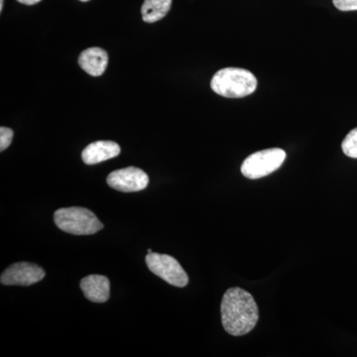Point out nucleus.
<instances>
[{
  "label": "nucleus",
  "mask_w": 357,
  "mask_h": 357,
  "mask_svg": "<svg viewBox=\"0 0 357 357\" xmlns=\"http://www.w3.org/2000/svg\"><path fill=\"white\" fill-rule=\"evenodd\" d=\"M13 129L3 128V126L0 128V151L3 152L9 147L13 142Z\"/></svg>",
  "instance_id": "nucleus-13"
},
{
  "label": "nucleus",
  "mask_w": 357,
  "mask_h": 357,
  "mask_svg": "<svg viewBox=\"0 0 357 357\" xmlns=\"http://www.w3.org/2000/svg\"><path fill=\"white\" fill-rule=\"evenodd\" d=\"M107 184L116 191L134 192L146 189L149 177L144 171L135 167L119 169L107 176Z\"/></svg>",
  "instance_id": "nucleus-6"
},
{
  "label": "nucleus",
  "mask_w": 357,
  "mask_h": 357,
  "mask_svg": "<svg viewBox=\"0 0 357 357\" xmlns=\"http://www.w3.org/2000/svg\"><path fill=\"white\" fill-rule=\"evenodd\" d=\"M121 153V147L114 141H96L84 148L82 159L86 165H95L115 158Z\"/></svg>",
  "instance_id": "nucleus-8"
},
{
  "label": "nucleus",
  "mask_w": 357,
  "mask_h": 357,
  "mask_svg": "<svg viewBox=\"0 0 357 357\" xmlns=\"http://www.w3.org/2000/svg\"><path fill=\"white\" fill-rule=\"evenodd\" d=\"M285 159L286 152L280 148L255 152L244 160L241 165V173L244 177L251 180L266 177L278 170Z\"/></svg>",
  "instance_id": "nucleus-4"
},
{
  "label": "nucleus",
  "mask_w": 357,
  "mask_h": 357,
  "mask_svg": "<svg viewBox=\"0 0 357 357\" xmlns=\"http://www.w3.org/2000/svg\"><path fill=\"white\" fill-rule=\"evenodd\" d=\"M45 271L38 265L29 262H18L4 270L0 282L6 286H31L45 277Z\"/></svg>",
  "instance_id": "nucleus-7"
},
{
  "label": "nucleus",
  "mask_w": 357,
  "mask_h": 357,
  "mask_svg": "<svg viewBox=\"0 0 357 357\" xmlns=\"http://www.w3.org/2000/svg\"><path fill=\"white\" fill-rule=\"evenodd\" d=\"M79 1L86 2V1H89V0H79Z\"/></svg>",
  "instance_id": "nucleus-18"
},
{
  "label": "nucleus",
  "mask_w": 357,
  "mask_h": 357,
  "mask_svg": "<svg viewBox=\"0 0 357 357\" xmlns=\"http://www.w3.org/2000/svg\"><path fill=\"white\" fill-rule=\"evenodd\" d=\"M81 289L86 299L93 303H105L110 296V283L102 275H89L81 281Z\"/></svg>",
  "instance_id": "nucleus-9"
},
{
  "label": "nucleus",
  "mask_w": 357,
  "mask_h": 357,
  "mask_svg": "<svg viewBox=\"0 0 357 357\" xmlns=\"http://www.w3.org/2000/svg\"><path fill=\"white\" fill-rule=\"evenodd\" d=\"M54 222L59 229L75 236H91L103 229L102 223L93 211L79 206L56 211Z\"/></svg>",
  "instance_id": "nucleus-3"
},
{
  "label": "nucleus",
  "mask_w": 357,
  "mask_h": 357,
  "mask_svg": "<svg viewBox=\"0 0 357 357\" xmlns=\"http://www.w3.org/2000/svg\"><path fill=\"white\" fill-rule=\"evenodd\" d=\"M172 6V0H145L141 7L143 20L154 23L165 17Z\"/></svg>",
  "instance_id": "nucleus-11"
},
{
  "label": "nucleus",
  "mask_w": 357,
  "mask_h": 357,
  "mask_svg": "<svg viewBox=\"0 0 357 357\" xmlns=\"http://www.w3.org/2000/svg\"><path fill=\"white\" fill-rule=\"evenodd\" d=\"M220 312L223 328L234 337L250 333L259 319L255 298L241 288H230L225 293Z\"/></svg>",
  "instance_id": "nucleus-1"
},
{
  "label": "nucleus",
  "mask_w": 357,
  "mask_h": 357,
  "mask_svg": "<svg viewBox=\"0 0 357 357\" xmlns=\"http://www.w3.org/2000/svg\"><path fill=\"white\" fill-rule=\"evenodd\" d=\"M342 151L347 156L357 159V128L345 136L342 144Z\"/></svg>",
  "instance_id": "nucleus-12"
},
{
  "label": "nucleus",
  "mask_w": 357,
  "mask_h": 357,
  "mask_svg": "<svg viewBox=\"0 0 357 357\" xmlns=\"http://www.w3.org/2000/svg\"><path fill=\"white\" fill-rule=\"evenodd\" d=\"M3 0H0V11H2V9H3Z\"/></svg>",
  "instance_id": "nucleus-16"
},
{
  "label": "nucleus",
  "mask_w": 357,
  "mask_h": 357,
  "mask_svg": "<svg viewBox=\"0 0 357 357\" xmlns=\"http://www.w3.org/2000/svg\"><path fill=\"white\" fill-rule=\"evenodd\" d=\"M109 64V55L102 48H89L82 52L79 57V65L93 77L102 76Z\"/></svg>",
  "instance_id": "nucleus-10"
},
{
  "label": "nucleus",
  "mask_w": 357,
  "mask_h": 357,
  "mask_svg": "<svg viewBox=\"0 0 357 357\" xmlns=\"http://www.w3.org/2000/svg\"><path fill=\"white\" fill-rule=\"evenodd\" d=\"M145 261L152 273L170 285L183 288L189 283L187 272L172 256L152 252L146 255Z\"/></svg>",
  "instance_id": "nucleus-5"
},
{
  "label": "nucleus",
  "mask_w": 357,
  "mask_h": 357,
  "mask_svg": "<svg viewBox=\"0 0 357 357\" xmlns=\"http://www.w3.org/2000/svg\"><path fill=\"white\" fill-rule=\"evenodd\" d=\"M17 1L26 4V6H34V4L39 3L41 0H17Z\"/></svg>",
  "instance_id": "nucleus-15"
},
{
  "label": "nucleus",
  "mask_w": 357,
  "mask_h": 357,
  "mask_svg": "<svg viewBox=\"0 0 357 357\" xmlns=\"http://www.w3.org/2000/svg\"><path fill=\"white\" fill-rule=\"evenodd\" d=\"M333 4L340 11L357 10V0H333Z\"/></svg>",
  "instance_id": "nucleus-14"
},
{
  "label": "nucleus",
  "mask_w": 357,
  "mask_h": 357,
  "mask_svg": "<svg viewBox=\"0 0 357 357\" xmlns=\"http://www.w3.org/2000/svg\"><path fill=\"white\" fill-rule=\"evenodd\" d=\"M152 252H153V251H152V249H148V255H150V253Z\"/></svg>",
  "instance_id": "nucleus-17"
},
{
  "label": "nucleus",
  "mask_w": 357,
  "mask_h": 357,
  "mask_svg": "<svg viewBox=\"0 0 357 357\" xmlns=\"http://www.w3.org/2000/svg\"><path fill=\"white\" fill-rule=\"evenodd\" d=\"M211 86L215 93L225 98H241L255 93L257 79L248 70L225 68L215 73Z\"/></svg>",
  "instance_id": "nucleus-2"
}]
</instances>
